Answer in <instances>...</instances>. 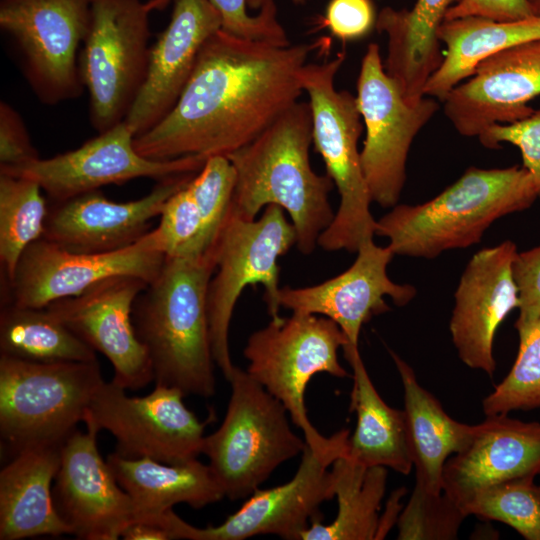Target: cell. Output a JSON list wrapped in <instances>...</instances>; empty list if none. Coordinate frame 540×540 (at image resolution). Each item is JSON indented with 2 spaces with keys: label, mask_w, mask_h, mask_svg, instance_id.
<instances>
[{
  "label": "cell",
  "mask_w": 540,
  "mask_h": 540,
  "mask_svg": "<svg viewBox=\"0 0 540 540\" xmlns=\"http://www.w3.org/2000/svg\"><path fill=\"white\" fill-rule=\"evenodd\" d=\"M320 42L277 46L220 29L203 45L172 110L134 138L153 160L227 156L252 142L304 93L300 74Z\"/></svg>",
  "instance_id": "obj_1"
},
{
  "label": "cell",
  "mask_w": 540,
  "mask_h": 540,
  "mask_svg": "<svg viewBox=\"0 0 540 540\" xmlns=\"http://www.w3.org/2000/svg\"><path fill=\"white\" fill-rule=\"evenodd\" d=\"M311 143L310 105L297 101L252 142L227 155L236 176L228 213L254 220L268 205L280 206L304 255L318 246L335 216L329 202L334 183L312 169Z\"/></svg>",
  "instance_id": "obj_2"
},
{
  "label": "cell",
  "mask_w": 540,
  "mask_h": 540,
  "mask_svg": "<svg viewBox=\"0 0 540 540\" xmlns=\"http://www.w3.org/2000/svg\"><path fill=\"white\" fill-rule=\"evenodd\" d=\"M216 263L202 255L166 257L132 309L136 334L149 355L156 385L185 396L215 394L207 290Z\"/></svg>",
  "instance_id": "obj_3"
},
{
  "label": "cell",
  "mask_w": 540,
  "mask_h": 540,
  "mask_svg": "<svg viewBox=\"0 0 540 540\" xmlns=\"http://www.w3.org/2000/svg\"><path fill=\"white\" fill-rule=\"evenodd\" d=\"M537 199L534 178L523 166L469 167L434 198L392 207L376 220L375 235L389 240L394 255L432 259L479 243L493 222Z\"/></svg>",
  "instance_id": "obj_4"
},
{
  "label": "cell",
  "mask_w": 540,
  "mask_h": 540,
  "mask_svg": "<svg viewBox=\"0 0 540 540\" xmlns=\"http://www.w3.org/2000/svg\"><path fill=\"white\" fill-rule=\"evenodd\" d=\"M345 59L346 51L341 50L331 60L306 63L300 80L311 109L312 142L340 199L334 219L320 235L318 246L326 251L353 253L363 242L373 239L376 220L370 211L372 200L358 149L364 125L357 100L347 90L335 86Z\"/></svg>",
  "instance_id": "obj_5"
},
{
  "label": "cell",
  "mask_w": 540,
  "mask_h": 540,
  "mask_svg": "<svg viewBox=\"0 0 540 540\" xmlns=\"http://www.w3.org/2000/svg\"><path fill=\"white\" fill-rule=\"evenodd\" d=\"M348 344L341 328L321 315L292 312L289 317L271 318L253 332L243 350L246 372L286 408L293 423L302 430L307 446L326 451L343 443L350 431L342 429L324 437L307 415L305 391L317 373L346 378L348 372L338 359V350Z\"/></svg>",
  "instance_id": "obj_6"
},
{
  "label": "cell",
  "mask_w": 540,
  "mask_h": 540,
  "mask_svg": "<svg viewBox=\"0 0 540 540\" xmlns=\"http://www.w3.org/2000/svg\"><path fill=\"white\" fill-rule=\"evenodd\" d=\"M296 245V232L284 210L268 205L259 218L245 220L227 214L211 247L215 271L207 290V314L212 355L227 381L235 365L229 349L234 307L247 286L261 284L271 318L279 316L278 259Z\"/></svg>",
  "instance_id": "obj_7"
},
{
  "label": "cell",
  "mask_w": 540,
  "mask_h": 540,
  "mask_svg": "<svg viewBox=\"0 0 540 540\" xmlns=\"http://www.w3.org/2000/svg\"><path fill=\"white\" fill-rule=\"evenodd\" d=\"M225 417L204 438L209 460L225 497L248 498L282 463L302 455L305 439L295 434L284 405L246 370L235 367Z\"/></svg>",
  "instance_id": "obj_8"
},
{
  "label": "cell",
  "mask_w": 540,
  "mask_h": 540,
  "mask_svg": "<svg viewBox=\"0 0 540 540\" xmlns=\"http://www.w3.org/2000/svg\"><path fill=\"white\" fill-rule=\"evenodd\" d=\"M104 382L98 360L39 363L0 355V432L13 455L61 445Z\"/></svg>",
  "instance_id": "obj_9"
},
{
  "label": "cell",
  "mask_w": 540,
  "mask_h": 540,
  "mask_svg": "<svg viewBox=\"0 0 540 540\" xmlns=\"http://www.w3.org/2000/svg\"><path fill=\"white\" fill-rule=\"evenodd\" d=\"M149 10L141 0H91L80 56L93 127L102 133L125 120L144 81Z\"/></svg>",
  "instance_id": "obj_10"
},
{
  "label": "cell",
  "mask_w": 540,
  "mask_h": 540,
  "mask_svg": "<svg viewBox=\"0 0 540 540\" xmlns=\"http://www.w3.org/2000/svg\"><path fill=\"white\" fill-rule=\"evenodd\" d=\"M356 89L365 127L360 150L363 174L372 202L392 208L406 182L411 144L438 111V100L424 96L415 104L407 102L386 73L376 43H370L362 57Z\"/></svg>",
  "instance_id": "obj_11"
},
{
  "label": "cell",
  "mask_w": 540,
  "mask_h": 540,
  "mask_svg": "<svg viewBox=\"0 0 540 540\" xmlns=\"http://www.w3.org/2000/svg\"><path fill=\"white\" fill-rule=\"evenodd\" d=\"M125 388L103 382L86 410L83 422L116 440V454L128 459L151 458L178 464L202 454L205 428L183 402L177 388L156 385L145 396H129Z\"/></svg>",
  "instance_id": "obj_12"
},
{
  "label": "cell",
  "mask_w": 540,
  "mask_h": 540,
  "mask_svg": "<svg viewBox=\"0 0 540 540\" xmlns=\"http://www.w3.org/2000/svg\"><path fill=\"white\" fill-rule=\"evenodd\" d=\"M348 440L332 449L317 451L306 447L294 477L287 483L257 489L242 506L220 525L195 527L170 509L156 518L169 539L244 540L258 535H275L286 540H301L320 506L334 496L329 468L346 456Z\"/></svg>",
  "instance_id": "obj_13"
},
{
  "label": "cell",
  "mask_w": 540,
  "mask_h": 540,
  "mask_svg": "<svg viewBox=\"0 0 540 540\" xmlns=\"http://www.w3.org/2000/svg\"><path fill=\"white\" fill-rule=\"evenodd\" d=\"M91 0H2L0 26L17 43L39 99L56 104L82 89L77 50L84 42Z\"/></svg>",
  "instance_id": "obj_14"
},
{
  "label": "cell",
  "mask_w": 540,
  "mask_h": 540,
  "mask_svg": "<svg viewBox=\"0 0 540 540\" xmlns=\"http://www.w3.org/2000/svg\"><path fill=\"white\" fill-rule=\"evenodd\" d=\"M165 258L152 230L131 246L98 254L72 252L41 238L25 249L12 279L2 283V304L45 308L113 276H134L149 284Z\"/></svg>",
  "instance_id": "obj_15"
},
{
  "label": "cell",
  "mask_w": 540,
  "mask_h": 540,
  "mask_svg": "<svg viewBox=\"0 0 540 540\" xmlns=\"http://www.w3.org/2000/svg\"><path fill=\"white\" fill-rule=\"evenodd\" d=\"M134 138L128 124L122 121L74 150L19 166L0 167V173L31 179L54 202H61L136 178L161 181L195 174L206 160L197 156L149 159L135 149Z\"/></svg>",
  "instance_id": "obj_16"
},
{
  "label": "cell",
  "mask_w": 540,
  "mask_h": 540,
  "mask_svg": "<svg viewBox=\"0 0 540 540\" xmlns=\"http://www.w3.org/2000/svg\"><path fill=\"white\" fill-rule=\"evenodd\" d=\"M147 285L138 277L113 276L45 307L95 352L102 353L113 366L112 381L130 390L153 381L149 355L132 321L134 301Z\"/></svg>",
  "instance_id": "obj_17"
},
{
  "label": "cell",
  "mask_w": 540,
  "mask_h": 540,
  "mask_svg": "<svg viewBox=\"0 0 540 540\" xmlns=\"http://www.w3.org/2000/svg\"><path fill=\"white\" fill-rule=\"evenodd\" d=\"M98 431L75 429L61 446L53 500L72 535L84 540H117L135 520L129 494L99 453Z\"/></svg>",
  "instance_id": "obj_18"
},
{
  "label": "cell",
  "mask_w": 540,
  "mask_h": 540,
  "mask_svg": "<svg viewBox=\"0 0 540 540\" xmlns=\"http://www.w3.org/2000/svg\"><path fill=\"white\" fill-rule=\"evenodd\" d=\"M170 0L147 2L150 10ZM222 28L210 0H173L170 21L150 48L144 81L125 118L135 137L158 124L177 103L205 42Z\"/></svg>",
  "instance_id": "obj_19"
},
{
  "label": "cell",
  "mask_w": 540,
  "mask_h": 540,
  "mask_svg": "<svg viewBox=\"0 0 540 540\" xmlns=\"http://www.w3.org/2000/svg\"><path fill=\"white\" fill-rule=\"evenodd\" d=\"M393 256L388 246H378L369 239L358 248L353 264L339 275L312 286L282 287L280 307L331 319L348 339L343 349L358 347L363 324L390 311L386 296L397 306L407 305L416 296L413 285L389 278L387 266Z\"/></svg>",
  "instance_id": "obj_20"
},
{
  "label": "cell",
  "mask_w": 540,
  "mask_h": 540,
  "mask_svg": "<svg viewBox=\"0 0 540 540\" xmlns=\"http://www.w3.org/2000/svg\"><path fill=\"white\" fill-rule=\"evenodd\" d=\"M540 95V39L523 42L482 61L454 87L443 111L457 132L479 137L490 126L530 116L529 102Z\"/></svg>",
  "instance_id": "obj_21"
},
{
  "label": "cell",
  "mask_w": 540,
  "mask_h": 540,
  "mask_svg": "<svg viewBox=\"0 0 540 540\" xmlns=\"http://www.w3.org/2000/svg\"><path fill=\"white\" fill-rule=\"evenodd\" d=\"M511 240L476 252L466 265L454 294L450 332L460 360L490 377L496 370L493 342L497 329L518 307Z\"/></svg>",
  "instance_id": "obj_22"
},
{
  "label": "cell",
  "mask_w": 540,
  "mask_h": 540,
  "mask_svg": "<svg viewBox=\"0 0 540 540\" xmlns=\"http://www.w3.org/2000/svg\"><path fill=\"white\" fill-rule=\"evenodd\" d=\"M195 174L158 181L150 193L128 202L111 201L99 190L54 202L48 211L43 238L77 253L124 249L150 231L151 221L160 216L166 200Z\"/></svg>",
  "instance_id": "obj_23"
},
{
  "label": "cell",
  "mask_w": 540,
  "mask_h": 540,
  "mask_svg": "<svg viewBox=\"0 0 540 540\" xmlns=\"http://www.w3.org/2000/svg\"><path fill=\"white\" fill-rule=\"evenodd\" d=\"M537 475L540 423L524 422L508 414L491 415L474 425L466 446L447 460L443 492L463 510L478 491L492 484Z\"/></svg>",
  "instance_id": "obj_24"
},
{
  "label": "cell",
  "mask_w": 540,
  "mask_h": 540,
  "mask_svg": "<svg viewBox=\"0 0 540 540\" xmlns=\"http://www.w3.org/2000/svg\"><path fill=\"white\" fill-rule=\"evenodd\" d=\"M61 446L24 448L1 470V540L72 535L53 500L52 482L60 466Z\"/></svg>",
  "instance_id": "obj_25"
},
{
  "label": "cell",
  "mask_w": 540,
  "mask_h": 540,
  "mask_svg": "<svg viewBox=\"0 0 540 540\" xmlns=\"http://www.w3.org/2000/svg\"><path fill=\"white\" fill-rule=\"evenodd\" d=\"M458 1L416 0L411 9L386 6L377 15L375 29L387 37L385 71L411 104L424 97L429 77L443 60L437 32Z\"/></svg>",
  "instance_id": "obj_26"
},
{
  "label": "cell",
  "mask_w": 540,
  "mask_h": 540,
  "mask_svg": "<svg viewBox=\"0 0 540 540\" xmlns=\"http://www.w3.org/2000/svg\"><path fill=\"white\" fill-rule=\"evenodd\" d=\"M106 461L133 502L134 521L151 520L178 504L200 509L225 497L209 464L197 458L169 464L112 453Z\"/></svg>",
  "instance_id": "obj_27"
},
{
  "label": "cell",
  "mask_w": 540,
  "mask_h": 540,
  "mask_svg": "<svg viewBox=\"0 0 540 540\" xmlns=\"http://www.w3.org/2000/svg\"><path fill=\"white\" fill-rule=\"evenodd\" d=\"M404 389V412L415 468L413 491L440 495L447 460L468 443L474 425L451 418L441 403L423 388L411 366L389 350Z\"/></svg>",
  "instance_id": "obj_28"
},
{
  "label": "cell",
  "mask_w": 540,
  "mask_h": 540,
  "mask_svg": "<svg viewBox=\"0 0 540 540\" xmlns=\"http://www.w3.org/2000/svg\"><path fill=\"white\" fill-rule=\"evenodd\" d=\"M343 352L352 368L349 408L357 418L345 457L365 467L381 466L408 475L413 461L404 410L389 406L379 395L358 347Z\"/></svg>",
  "instance_id": "obj_29"
},
{
  "label": "cell",
  "mask_w": 540,
  "mask_h": 540,
  "mask_svg": "<svg viewBox=\"0 0 540 540\" xmlns=\"http://www.w3.org/2000/svg\"><path fill=\"white\" fill-rule=\"evenodd\" d=\"M437 37L446 46L445 57L429 77L424 96L443 102L449 92L470 78L477 66L490 56L540 39V17L517 21H496L480 16L446 19Z\"/></svg>",
  "instance_id": "obj_30"
},
{
  "label": "cell",
  "mask_w": 540,
  "mask_h": 540,
  "mask_svg": "<svg viewBox=\"0 0 540 540\" xmlns=\"http://www.w3.org/2000/svg\"><path fill=\"white\" fill-rule=\"evenodd\" d=\"M338 511L330 524L311 521L301 540H373L386 490L387 468L365 467L342 456L331 465Z\"/></svg>",
  "instance_id": "obj_31"
},
{
  "label": "cell",
  "mask_w": 540,
  "mask_h": 540,
  "mask_svg": "<svg viewBox=\"0 0 540 540\" xmlns=\"http://www.w3.org/2000/svg\"><path fill=\"white\" fill-rule=\"evenodd\" d=\"M0 355L39 363L90 362L95 351L47 308L2 304Z\"/></svg>",
  "instance_id": "obj_32"
},
{
  "label": "cell",
  "mask_w": 540,
  "mask_h": 540,
  "mask_svg": "<svg viewBox=\"0 0 540 540\" xmlns=\"http://www.w3.org/2000/svg\"><path fill=\"white\" fill-rule=\"evenodd\" d=\"M40 185L0 173V265L2 281L12 279L25 249L43 238L49 208Z\"/></svg>",
  "instance_id": "obj_33"
},
{
  "label": "cell",
  "mask_w": 540,
  "mask_h": 540,
  "mask_svg": "<svg viewBox=\"0 0 540 540\" xmlns=\"http://www.w3.org/2000/svg\"><path fill=\"white\" fill-rule=\"evenodd\" d=\"M534 478L492 484L478 491L463 510L467 516L505 523L526 540H540V485Z\"/></svg>",
  "instance_id": "obj_34"
},
{
  "label": "cell",
  "mask_w": 540,
  "mask_h": 540,
  "mask_svg": "<svg viewBox=\"0 0 540 540\" xmlns=\"http://www.w3.org/2000/svg\"><path fill=\"white\" fill-rule=\"evenodd\" d=\"M235 170L227 156L215 155L205 160L190 179V192L201 217V232L196 243L197 255L213 246L228 214L235 187Z\"/></svg>",
  "instance_id": "obj_35"
},
{
  "label": "cell",
  "mask_w": 540,
  "mask_h": 540,
  "mask_svg": "<svg viewBox=\"0 0 540 540\" xmlns=\"http://www.w3.org/2000/svg\"><path fill=\"white\" fill-rule=\"evenodd\" d=\"M486 416L540 408V321L523 340L506 377L483 399Z\"/></svg>",
  "instance_id": "obj_36"
},
{
  "label": "cell",
  "mask_w": 540,
  "mask_h": 540,
  "mask_svg": "<svg viewBox=\"0 0 540 540\" xmlns=\"http://www.w3.org/2000/svg\"><path fill=\"white\" fill-rule=\"evenodd\" d=\"M466 517L465 512L444 492L430 495L412 491L397 520V539H456Z\"/></svg>",
  "instance_id": "obj_37"
},
{
  "label": "cell",
  "mask_w": 540,
  "mask_h": 540,
  "mask_svg": "<svg viewBox=\"0 0 540 540\" xmlns=\"http://www.w3.org/2000/svg\"><path fill=\"white\" fill-rule=\"evenodd\" d=\"M159 217L158 226L152 230L159 250L166 257L197 255L201 217L187 185L166 200Z\"/></svg>",
  "instance_id": "obj_38"
},
{
  "label": "cell",
  "mask_w": 540,
  "mask_h": 540,
  "mask_svg": "<svg viewBox=\"0 0 540 540\" xmlns=\"http://www.w3.org/2000/svg\"><path fill=\"white\" fill-rule=\"evenodd\" d=\"M217 9L222 20V30L234 36L287 46L290 40L277 18V7L274 0H268L251 15L247 11V0H210Z\"/></svg>",
  "instance_id": "obj_39"
},
{
  "label": "cell",
  "mask_w": 540,
  "mask_h": 540,
  "mask_svg": "<svg viewBox=\"0 0 540 540\" xmlns=\"http://www.w3.org/2000/svg\"><path fill=\"white\" fill-rule=\"evenodd\" d=\"M478 138L488 149H500L501 143L518 147L522 155V166L533 176L540 200V108L522 120L494 124Z\"/></svg>",
  "instance_id": "obj_40"
},
{
  "label": "cell",
  "mask_w": 540,
  "mask_h": 540,
  "mask_svg": "<svg viewBox=\"0 0 540 540\" xmlns=\"http://www.w3.org/2000/svg\"><path fill=\"white\" fill-rule=\"evenodd\" d=\"M512 272L518 292V317L514 324L519 341L540 321V245L517 252Z\"/></svg>",
  "instance_id": "obj_41"
},
{
  "label": "cell",
  "mask_w": 540,
  "mask_h": 540,
  "mask_svg": "<svg viewBox=\"0 0 540 540\" xmlns=\"http://www.w3.org/2000/svg\"><path fill=\"white\" fill-rule=\"evenodd\" d=\"M376 19L372 0H330L318 22L346 42L367 36L375 28Z\"/></svg>",
  "instance_id": "obj_42"
},
{
  "label": "cell",
  "mask_w": 540,
  "mask_h": 540,
  "mask_svg": "<svg viewBox=\"0 0 540 540\" xmlns=\"http://www.w3.org/2000/svg\"><path fill=\"white\" fill-rule=\"evenodd\" d=\"M39 158L18 112L0 103V167H14Z\"/></svg>",
  "instance_id": "obj_43"
},
{
  "label": "cell",
  "mask_w": 540,
  "mask_h": 540,
  "mask_svg": "<svg viewBox=\"0 0 540 540\" xmlns=\"http://www.w3.org/2000/svg\"><path fill=\"white\" fill-rule=\"evenodd\" d=\"M480 16L496 21H517L533 16L526 0H459L446 13V19Z\"/></svg>",
  "instance_id": "obj_44"
},
{
  "label": "cell",
  "mask_w": 540,
  "mask_h": 540,
  "mask_svg": "<svg viewBox=\"0 0 540 540\" xmlns=\"http://www.w3.org/2000/svg\"><path fill=\"white\" fill-rule=\"evenodd\" d=\"M125 540H169L166 530L157 522L134 521L122 532Z\"/></svg>",
  "instance_id": "obj_45"
},
{
  "label": "cell",
  "mask_w": 540,
  "mask_h": 540,
  "mask_svg": "<svg viewBox=\"0 0 540 540\" xmlns=\"http://www.w3.org/2000/svg\"><path fill=\"white\" fill-rule=\"evenodd\" d=\"M268 0H247V5L251 9H260ZM295 4H305L309 0H291Z\"/></svg>",
  "instance_id": "obj_46"
},
{
  "label": "cell",
  "mask_w": 540,
  "mask_h": 540,
  "mask_svg": "<svg viewBox=\"0 0 540 540\" xmlns=\"http://www.w3.org/2000/svg\"><path fill=\"white\" fill-rule=\"evenodd\" d=\"M533 16L540 17V0H526Z\"/></svg>",
  "instance_id": "obj_47"
}]
</instances>
